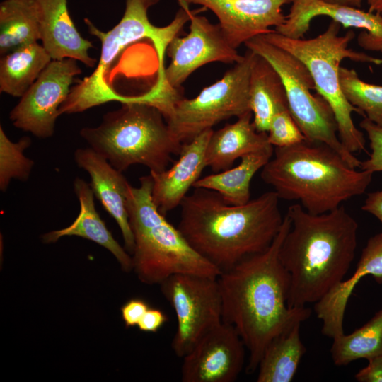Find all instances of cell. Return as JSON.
<instances>
[{
  "label": "cell",
  "instance_id": "5b68a950",
  "mask_svg": "<svg viewBox=\"0 0 382 382\" xmlns=\"http://www.w3.org/2000/svg\"><path fill=\"white\" fill-rule=\"evenodd\" d=\"M121 104L105 114L98 126L81 128L80 136L120 171L136 164L150 173L166 170L183 144L173 137L163 113L142 95L126 96Z\"/></svg>",
  "mask_w": 382,
  "mask_h": 382
},
{
  "label": "cell",
  "instance_id": "484cf974",
  "mask_svg": "<svg viewBox=\"0 0 382 382\" xmlns=\"http://www.w3.org/2000/svg\"><path fill=\"white\" fill-rule=\"evenodd\" d=\"M301 322L276 336L265 349L258 366L257 382H290L306 352L300 337Z\"/></svg>",
  "mask_w": 382,
  "mask_h": 382
},
{
  "label": "cell",
  "instance_id": "ffe728a7",
  "mask_svg": "<svg viewBox=\"0 0 382 382\" xmlns=\"http://www.w3.org/2000/svg\"><path fill=\"white\" fill-rule=\"evenodd\" d=\"M40 40L52 59L71 58L93 68L97 59L89 55L94 47L76 29L68 11V0H35Z\"/></svg>",
  "mask_w": 382,
  "mask_h": 382
},
{
  "label": "cell",
  "instance_id": "9c48e42d",
  "mask_svg": "<svg viewBox=\"0 0 382 382\" xmlns=\"http://www.w3.org/2000/svg\"><path fill=\"white\" fill-rule=\"evenodd\" d=\"M267 59L279 74L286 92L289 110L306 140L325 144L336 151L353 168L361 161L349 151L338 136L333 111L320 95L313 94L315 84L306 66L296 57L258 35L244 44Z\"/></svg>",
  "mask_w": 382,
  "mask_h": 382
},
{
  "label": "cell",
  "instance_id": "e575fe53",
  "mask_svg": "<svg viewBox=\"0 0 382 382\" xmlns=\"http://www.w3.org/2000/svg\"><path fill=\"white\" fill-rule=\"evenodd\" d=\"M368 361V365L355 374V379L359 382H382V356L370 358Z\"/></svg>",
  "mask_w": 382,
  "mask_h": 382
},
{
  "label": "cell",
  "instance_id": "cb8c5ba5",
  "mask_svg": "<svg viewBox=\"0 0 382 382\" xmlns=\"http://www.w3.org/2000/svg\"><path fill=\"white\" fill-rule=\"evenodd\" d=\"M273 146L243 156L234 168L200 178L194 188L210 190L218 193L228 204L241 205L250 200V183L270 160Z\"/></svg>",
  "mask_w": 382,
  "mask_h": 382
},
{
  "label": "cell",
  "instance_id": "d4e9b609",
  "mask_svg": "<svg viewBox=\"0 0 382 382\" xmlns=\"http://www.w3.org/2000/svg\"><path fill=\"white\" fill-rule=\"evenodd\" d=\"M52 58L37 42L19 47L0 59V92L21 98Z\"/></svg>",
  "mask_w": 382,
  "mask_h": 382
},
{
  "label": "cell",
  "instance_id": "1f68e13d",
  "mask_svg": "<svg viewBox=\"0 0 382 382\" xmlns=\"http://www.w3.org/2000/svg\"><path fill=\"white\" fill-rule=\"evenodd\" d=\"M359 126L366 133L371 150L369 158L361 161L359 168L372 173L382 171V127L366 117L360 122Z\"/></svg>",
  "mask_w": 382,
  "mask_h": 382
},
{
  "label": "cell",
  "instance_id": "d6986e66",
  "mask_svg": "<svg viewBox=\"0 0 382 382\" xmlns=\"http://www.w3.org/2000/svg\"><path fill=\"white\" fill-rule=\"evenodd\" d=\"M367 275L382 284V232L369 238L350 277L342 280L315 303L314 311L323 322V335L334 338L344 333L343 321L348 300L359 282Z\"/></svg>",
  "mask_w": 382,
  "mask_h": 382
},
{
  "label": "cell",
  "instance_id": "7a4b0ae2",
  "mask_svg": "<svg viewBox=\"0 0 382 382\" xmlns=\"http://www.w3.org/2000/svg\"><path fill=\"white\" fill-rule=\"evenodd\" d=\"M279 199L272 190L233 205L214 191L195 188L180 206L178 228L199 254L222 272L270 246L284 221Z\"/></svg>",
  "mask_w": 382,
  "mask_h": 382
},
{
  "label": "cell",
  "instance_id": "f546056e",
  "mask_svg": "<svg viewBox=\"0 0 382 382\" xmlns=\"http://www.w3.org/2000/svg\"><path fill=\"white\" fill-rule=\"evenodd\" d=\"M31 144L28 136L12 141L0 127V190L5 192L12 179L26 181L31 173L34 161L24 155Z\"/></svg>",
  "mask_w": 382,
  "mask_h": 382
},
{
  "label": "cell",
  "instance_id": "d6a6232c",
  "mask_svg": "<svg viewBox=\"0 0 382 382\" xmlns=\"http://www.w3.org/2000/svg\"><path fill=\"white\" fill-rule=\"evenodd\" d=\"M149 308L148 303L139 298H133L125 302L120 310L126 328L137 326Z\"/></svg>",
  "mask_w": 382,
  "mask_h": 382
},
{
  "label": "cell",
  "instance_id": "277c9868",
  "mask_svg": "<svg viewBox=\"0 0 382 382\" xmlns=\"http://www.w3.org/2000/svg\"><path fill=\"white\" fill-rule=\"evenodd\" d=\"M373 173L352 168L333 149L304 140L275 147L261 169L262 181L279 199L297 201L312 214L332 211L365 192Z\"/></svg>",
  "mask_w": 382,
  "mask_h": 382
},
{
  "label": "cell",
  "instance_id": "52a82bcc",
  "mask_svg": "<svg viewBox=\"0 0 382 382\" xmlns=\"http://www.w3.org/2000/svg\"><path fill=\"white\" fill-rule=\"evenodd\" d=\"M159 1L126 0L121 20L105 33L99 30L88 18L84 19L88 32L101 42L100 57L94 71L71 87L67 98L59 108L60 115L81 112L110 101L122 100L123 96L111 88L105 77L117 55L132 42L144 38L150 39L158 52L159 73H163V57L169 42L199 11H191L189 5H181L170 24L158 27L149 21L148 10Z\"/></svg>",
  "mask_w": 382,
  "mask_h": 382
},
{
  "label": "cell",
  "instance_id": "44dd1931",
  "mask_svg": "<svg viewBox=\"0 0 382 382\" xmlns=\"http://www.w3.org/2000/svg\"><path fill=\"white\" fill-rule=\"evenodd\" d=\"M74 189L80 204L78 216L69 226L45 233L42 237L43 243H56L64 236L81 237L108 250L115 257L124 271H131L133 269L132 259L114 238L100 217L96 209L94 193L91 185L77 177L74 182Z\"/></svg>",
  "mask_w": 382,
  "mask_h": 382
},
{
  "label": "cell",
  "instance_id": "ac0fdd59",
  "mask_svg": "<svg viewBox=\"0 0 382 382\" xmlns=\"http://www.w3.org/2000/svg\"><path fill=\"white\" fill-rule=\"evenodd\" d=\"M74 158L76 165L89 174L94 195L117 222L122 234L125 249L132 254L134 241L127 208L129 183L122 171L115 168L89 146L77 149Z\"/></svg>",
  "mask_w": 382,
  "mask_h": 382
},
{
  "label": "cell",
  "instance_id": "8992f818",
  "mask_svg": "<svg viewBox=\"0 0 382 382\" xmlns=\"http://www.w3.org/2000/svg\"><path fill=\"white\" fill-rule=\"evenodd\" d=\"M130 184L127 192L129 221L134 236L133 270L144 284H161L177 274L218 278L221 271L199 254L180 230L170 224L151 198V174Z\"/></svg>",
  "mask_w": 382,
  "mask_h": 382
},
{
  "label": "cell",
  "instance_id": "8fae6325",
  "mask_svg": "<svg viewBox=\"0 0 382 382\" xmlns=\"http://www.w3.org/2000/svg\"><path fill=\"white\" fill-rule=\"evenodd\" d=\"M160 285L177 318L171 347L178 357L183 358L203 336L222 323V301L218 279L177 274Z\"/></svg>",
  "mask_w": 382,
  "mask_h": 382
},
{
  "label": "cell",
  "instance_id": "d590c367",
  "mask_svg": "<svg viewBox=\"0 0 382 382\" xmlns=\"http://www.w3.org/2000/svg\"><path fill=\"white\" fill-rule=\"evenodd\" d=\"M361 209L374 215L382 224V190L368 193Z\"/></svg>",
  "mask_w": 382,
  "mask_h": 382
},
{
  "label": "cell",
  "instance_id": "8d00e7d4",
  "mask_svg": "<svg viewBox=\"0 0 382 382\" xmlns=\"http://www.w3.org/2000/svg\"><path fill=\"white\" fill-rule=\"evenodd\" d=\"M328 2L361 8L364 0H325Z\"/></svg>",
  "mask_w": 382,
  "mask_h": 382
},
{
  "label": "cell",
  "instance_id": "ba28073f",
  "mask_svg": "<svg viewBox=\"0 0 382 382\" xmlns=\"http://www.w3.org/2000/svg\"><path fill=\"white\" fill-rule=\"evenodd\" d=\"M340 24L332 21L323 33L311 39L289 38L274 30L261 36L290 52L306 66L313 77L315 91L333 111L340 139L349 151L354 154L364 150L366 139L355 126L352 113L363 114L343 94L339 77L340 64L345 59H349L382 65V59L349 49L354 33L350 30L340 35Z\"/></svg>",
  "mask_w": 382,
  "mask_h": 382
},
{
  "label": "cell",
  "instance_id": "9a60e30c",
  "mask_svg": "<svg viewBox=\"0 0 382 382\" xmlns=\"http://www.w3.org/2000/svg\"><path fill=\"white\" fill-rule=\"evenodd\" d=\"M320 16L329 17L345 28L361 29L359 45L382 53V13L325 0H292L285 21L274 30L287 37L301 39L310 29L313 18Z\"/></svg>",
  "mask_w": 382,
  "mask_h": 382
},
{
  "label": "cell",
  "instance_id": "7c38bea8",
  "mask_svg": "<svg viewBox=\"0 0 382 382\" xmlns=\"http://www.w3.org/2000/svg\"><path fill=\"white\" fill-rule=\"evenodd\" d=\"M197 13L190 20L189 33L183 37L175 36L166 48L170 62L154 87L161 96H180L178 88L181 85L192 73L206 64H236L243 58L229 44L219 23L212 24L205 16Z\"/></svg>",
  "mask_w": 382,
  "mask_h": 382
},
{
  "label": "cell",
  "instance_id": "4316f807",
  "mask_svg": "<svg viewBox=\"0 0 382 382\" xmlns=\"http://www.w3.org/2000/svg\"><path fill=\"white\" fill-rule=\"evenodd\" d=\"M40 40L35 0H4L0 4V54Z\"/></svg>",
  "mask_w": 382,
  "mask_h": 382
},
{
  "label": "cell",
  "instance_id": "30bf717a",
  "mask_svg": "<svg viewBox=\"0 0 382 382\" xmlns=\"http://www.w3.org/2000/svg\"><path fill=\"white\" fill-rule=\"evenodd\" d=\"M255 53L250 50L221 79L204 88L191 99L180 98L166 117L177 141L183 144L220 122L251 112L250 70Z\"/></svg>",
  "mask_w": 382,
  "mask_h": 382
},
{
  "label": "cell",
  "instance_id": "74e56055",
  "mask_svg": "<svg viewBox=\"0 0 382 382\" xmlns=\"http://www.w3.org/2000/svg\"><path fill=\"white\" fill-rule=\"evenodd\" d=\"M369 11L382 13V0H366Z\"/></svg>",
  "mask_w": 382,
  "mask_h": 382
},
{
  "label": "cell",
  "instance_id": "4fadbf2b",
  "mask_svg": "<svg viewBox=\"0 0 382 382\" xmlns=\"http://www.w3.org/2000/svg\"><path fill=\"white\" fill-rule=\"evenodd\" d=\"M77 60L52 59L11 110L16 128L46 139L54 133L59 108L67 98L74 77L81 73Z\"/></svg>",
  "mask_w": 382,
  "mask_h": 382
},
{
  "label": "cell",
  "instance_id": "603a6c76",
  "mask_svg": "<svg viewBox=\"0 0 382 382\" xmlns=\"http://www.w3.org/2000/svg\"><path fill=\"white\" fill-rule=\"evenodd\" d=\"M249 100L253 124L258 132H267L274 114L288 107L283 82L275 69L255 53L249 81Z\"/></svg>",
  "mask_w": 382,
  "mask_h": 382
},
{
  "label": "cell",
  "instance_id": "f1b7e54d",
  "mask_svg": "<svg viewBox=\"0 0 382 382\" xmlns=\"http://www.w3.org/2000/svg\"><path fill=\"white\" fill-rule=\"evenodd\" d=\"M342 91L347 100L359 109L364 117L382 127V86L361 80L355 70L340 66Z\"/></svg>",
  "mask_w": 382,
  "mask_h": 382
},
{
  "label": "cell",
  "instance_id": "83f0119b",
  "mask_svg": "<svg viewBox=\"0 0 382 382\" xmlns=\"http://www.w3.org/2000/svg\"><path fill=\"white\" fill-rule=\"evenodd\" d=\"M331 357L336 366H346L359 359L382 356V308L361 327L350 334L332 338Z\"/></svg>",
  "mask_w": 382,
  "mask_h": 382
},
{
  "label": "cell",
  "instance_id": "2e32d148",
  "mask_svg": "<svg viewBox=\"0 0 382 382\" xmlns=\"http://www.w3.org/2000/svg\"><path fill=\"white\" fill-rule=\"evenodd\" d=\"M179 4L203 6L218 18L229 44L237 49L251 38L268 33L284 23V5L292 0H178Z\"/></svg>",
  "mask_w": 382,
  "mask_h": 382
},
{
  "label": "cell",
  "instance_id": "3957f363",
  "mask_svg": "<svg viewBox=\"0 0 382 382\" xmlns=\"http://www.w3.org/2000/svg\"><path fill=\"white\" fill-rule=\"evenodd\" d=\"M286 214L291 227L279 255L290 276L287 304L303 307L318 302L344 279L354 258L358 224L342 205L312 214L295 203Z\"/></svg>",
  "mask_w": 382,
  "mask_h": 382
},
{
  "label": "cell",
  "instance_id": "5bb4252c",
  "mask_svg": "<svg viewBox=\"0 0 382 382\" xmlns=\"http://www.w3.org/2000/svg\"><path fill=\"white\" fill-rule=\"evenodd\" d=\"M245 348L235 328L222 321L183 357L181 381H236L245 364Z\"/></svg>",
  "mask_w": 382,
  "mask_h": 382
},
{
  "label": "cell",
  "instance_id": "e0dca14e",
  "mask_svg": "<svg viewBox=\"0 0 382 382\" xmlns=\"http://www.w3.org/2000/svg\"><path fill=\"white\" fill-rule=\"evenodd\" d=\"M213 131L206 130L183 144L179 158L169 168L150 173L153 178L151 198L163 215L180 206L190 187L200 178L207 167L206 149Z\"/></svg>",
  "mask_w": 382,
  "mask_h": 382
},
{
  "label": "cell",
  "instance_id": "7402d4cb",
  "mask_svg": "<svg viewBox=\"0 0 382 382\" xmlns=\"http://www.w3.org/2000/svg\"><path fill=\"white\" fill-rule=\"evenodd\" d=\"M252 117V112H248L235 122L213 131L205 155L206 166L213 173L231 168L237 159L247 154L273 146L268 141L267 133L256 129Z\"/></svg>",
  "mask_w": 382,
  "mask_h": 382
},
{
  "label": "cell",
  "instance_id": "836d02e7",
  "mask_svg": "<svg viewBox=\"0 0 382 382\" xmlns=\"http://www.w3.org/2000/svg\"><path fill=\"white\" fill-rule=\"evenodd\" d=\"M168 320L160 309L149 308L137 325L138 328L146 332H156Z\"/></svg>",
  "mask_w": 382,
  "mask_h": 382
},
{
  "label": "cell",
  "instance_id": "6da1fadb",
  "mask_svg": "<svg viewBox=\"0 0 382 382\" xmlns=\"http://www.w3.org/2000/svg\"><path fill=\"white\" fill-rule=\"evenodd\" d=\"M286 214L281 230L264 252L249 256L218 277L222 321L231 325L249 352L248 374L257 369L268 344L296 322L311 315L306 307L290 308V276L279 259V250L290 229Z\"/></svg>",
  "mask_w": 382,
  "mask_h": 382
},
{
  "label": "cell",
  "instance_id": "4dcf8cb0",
  "mask_svg": "<svg viewBox=\"0 0 382 382\" xmlns=\"http://www.w3.org/2000/svg\"><path fill=\"white\" fill-rule=\"evenodd\" d=\"M267 133L269 143L275 147L289 146L306 140L288 107L274 114Z\"/></svg>",
  "mask_w": 382,
  "mask_h": 382
}]
</instances>
